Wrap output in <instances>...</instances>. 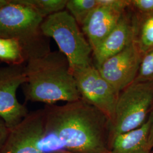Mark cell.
<instances>
[{
  "instance_id": "1",
  "label": "cell",
  "mask_w": 153,
  "mask_h": 153,
  "mask_svg": "<svg viewBox=\"0 0 153 153\" xmlns=\"http://www.w3.org/2000/svg\"><path fill=\"white\" fill-rule=\"evenodd\" d=\"M45 130L74 153H109L111 123L100 110L81 99L62 105H46Z\"/></svg>"
},
{
  "instance_id": "2",
  "label": "cell",
  "mask_w": 153,
  "mask_h": 153,
  "mask_svg": "<svg viewBox=\"0 0 153 153\" xmlns=\"http://www.w3.org/2000/svg\"><path fill=\"white\" fill-rule=\"evenodd\" d=\"M26 74L27 81L23 86L26 101L53 105L82 99L68 60L60 51L29 60Z\"/></svg>"
},
{
  "instance_id": "3",
  "label": "cell",
  "mask_w": 153,
  "mask_h": 153,
  "mask_svg": "<svg viewBox=\"0 0 153 153\" xmlns=\"http://www.w3.org/2000/svg\"><path fill=\"white\" fill-rule=\"evenodd\" d=\"M44 19L20 0H10L0 10V38L18 41L27 62L43 56L51 52L48 38L41 30Z\"/></svg>"
},
{
  "instance_id": "4",
  "label": "cell",
  "mask_w": 153,
  "mask_h": 153,
  "mask_svg": "<svg viewBox=\"0 0 153 153\" xmlns=\"http://www.w3.org/2000/svg\"><path fill=\"white\" fill-rule=\"evenodd\" d=\"M41 30L45 36L56 42L59 51L68 60L71 71L92 65V48L76 20L67 10L44 18Z\"/></svg>"
},
{
  "instance_id": "5",
  "label": "cell",
  "mask_w": 153,
  "mask_h": 153,
  "mask_svg": "<svg viewBox=\"0 0 153 153\" xmlns=\"http://www.w3.org/2000/svg\"><path fill=\"white\" fill-rule=\"evenodd\" d=\"M153 105V82H133L121 91L111 126L110 146L115 137L142 126Z\"/></svg>"
},
{
  "instance_id": "6",
  "label": "cell",
  "mask_w": 153,
  "mask_h": 153,
  "mask_svg": "<svg viewBox=\"0 0 153 153\" xmlns=\"http://www.w3.org/2000/svg\"><path fill=\"white\" fill-rule=\"evenodd\" d=\"M81 98L114 119L120 93L104 79L93 64L71 71Z\"/></svg>"
},
{
  "instance_id": "7",
  "label": "cell",
  "mask_w": 153,
  "mask_h": 153,
  "mask_svg": "<svg viewBox=\"0 0 153 153\" xmlns=\"http://www.w3.org/2000/svg\"><path fill=\"white\" fill-rule=\"evenodd\" d=\"M26 81V64L0 69V117L10 129L17 126L29 113L16 98L18 88Z\"/></svg>"
},
{
  "instance_id": "8",
  "label": "cell",
  "mask_w": 153,
  "mask_h": 153,
  "mask_svg": "<svg viewBox=\"0 0 153 153\" xmlns=\"http://www.w3.org/2000/svg\"><path fill=\"white\" fill-rule=\"evenodd\" d=\"M44 133V110L29 112L17 126L10 129L0 148V153H43L40 142Z\"/></svg>"
},
{
  "instance_id": "9",
  "label": "cell",
  "mask_w": 153,
  "mask_h": 153,
  "mask_svg": "<svg viewBox=\"0 0 153 153\" xmlns=\"http://www.w3.org/2000/svg\"><path fill=\"white\" fill-rule=\"evenodd\" d=\"M142 55L134 42L120 52L104 61L96 68L118 93L134 81L140 68Z\"/></svg>"
},
{
  "instance_id": "10",
  "label": "cell",
  "mask_w": 153,
  "mask_h": 153,
  "mask_svg": "<svg viewBox=\"0 0 153 153\" xmlns=\"http://www.w3.org/2000/svg\"><path fill=\"white\" fill-rule=\"evenodd\" d=\"M135 13L129 7L124 11L114 29L98 47L93 52L96 68L104 61L126 49L134 42Z\"/></svg>"
},
{
  "instance_id": "11",
  "label": "cell",
  "mask_w": 153,
  "mask_h": 153,
  "mask_svg": "<svg viewBox=\"0 0 153 153\" xmlns=\"http://www.w3.org/2000/svg\"><path fill=\"white\" fill-rule=\"evenodd\" d=\"M122 14L98 5L88 16L81 28L93 52L114 29Z\"/></svg>"
},
{
  "instance_id": "12",
  "label": "cell",
  "mask_w": 153,
  "mask_h": 153,
  "mask_svg": "<svg viewBox=\"0 0 153 153\" xmlns=\"http://www.w3.org/2000/svg\"><path fill=\"white\" fill-rule=\"evenodd\" d=\"M150 119L134 130L115 137L111 144L109 153H151L149 142Z\"/></svg>"
},
{
  "instance_id": "13",
  "label": "cell",
  "mask_w": 153,
  "mask_h": 153,
  "mask_svg": "<svg viewBox=\"0 0 153 153\" xmlns=\"http://www.w3.org/2000/svg\"><path fill=\"white\" fill-rule=\"evenodd\" d=\"M134 42L142 55L153 50V13L144 16L135 13Z\"/></svg>"
},
{
  "instance_id": "14",
  "label": "cell",
  "mask_w": 153,
  "mask_h": 153,
  "mask_svg": "<svg viewBox=\"0 0 153 153\" xmlns=\"http://www.w3.org/2000/svg\"><path fill=\"white\" fill-rule=\"evenodd\" d=\"M0 61L11 65H23L27 59L22 46L16 39L0 38Z\"/></svg>"
},
{
  "instance_id": "15",
  "label": "cell",
  "mask_w": 153,
  "mask_h": 153,
  "mask_svg": "<svg viewBox=\"0 0 153 153\" xmlns=\"http://www.w3.org/2000/svg\"><path fill=\"white\" fill-rule=\"evenodd\" d=\"M98 6L97 0H68L66 9L81 27Z\"/></svg>"
},
{
  "instance_id": "16",
  "label": "cell",
  "mask_w": 153,
  "mask_h": 153,
  "mask_svg": "<svg viewBox=\"0 0 153 153\" xmlns=\"http://www.w3.org/2000/svg\"><path fill=\"white\" fill-rule=\"evenodd\" d=\"M20 1L33 8L45 18L66 8L68 0H20Z\"/></svg>"
},
{
  "instance_id": "17",
  "label": "cell",
  "mask_w": 153,
  "mask_h": 153,
  "mask_svg": "<svg viewBox=\"0 0 153 153\" xmlns=\"http://www.w3.org/2000/svg\"><path fill=\"white\" fill-rule=\"evenodd\" d=\"M133 82H153V50L142 55L137 76Z\"/></svg>"
},
{
  "instance_id": "18",
  "label": "cell",
  "mask_w": 153,
  "mask_h": 153,
  "mask_svg": "<svg viewBox=\"0 0 153 153\" xmlns=\"http://www.w3.org/2000/svg\"><path fill=\"white\" fill-rule=\"evenodd\" d=\"M131 8L140 16L153 13V0H131Z\"/></svg>"
},
{
  "instance_id": "19",
  "label": "cell",
  "mask_w": 153,
  "mask_h": 153,
  "mask_svg": "<svg viewBox=\"0 0 153 153\" xmlns=\"http://www.w3.org/2000/svg\"><path fill=\"white\" fill-rule=\"evenodd\" d=\"M98 5L102 6L120 13L131 6V0H97Z\"/></svg>"
},
{
  "instance_id": "20",
  "label": "cell",
  "mask_w": 153,
  "mask_h": 153,
  "mask_svg": "<svg viewBox=\"0 0 153 153\" xmlns=\"http://www.w3.org/2000/svg\"><path fill=\"white\" fill-rule=\"evenodd\" d=\"M10 129L7 126L5 122L0 117V148L5 142Z\"/></svg>"
},
{
  "instance_id": "21",
  "label": "cell",
  "mask_w": 153,
  "mask_h": 153,
  "mask_svg": "<svg viewBox=\"0 0 153 153\" xmlns=\"http://www.w3.org/2000/svg\"><path fill=\"white\" fill-rule=\"evenodd\" d=\"M149 117L150 119V126L149 135V142L151 148H153V105L152 110L150 111Z\"/></svg>"
},
{
  "instance_id": "22",
  "label": "cell",
  "mask_w": 153,
  "mask_h": 153,
  "mask_svg": "<svg viewBox=\"0 0 153 153\" xmlns=\"http://www.w3.org/2000/svg\"><path fill=\"white\" fill-rule=\"evenodd\" d=\"M10 0H0V10L6 5L9 2Z\"/></svg>"
},
{
  "instance_id": "23",
  "label": "cell",
  "mask_w": 153,
  "mask_h": 153,
  "mask_svg": "<svg viewBox=\"0 0 153 153\" xmlns=\"http://www.w3.org/2000/svg\"><path fill=\"white\" fill-rule=\"evenodd\" d=\"M71 153L70 152H68V151H66V150H60V151H57V152H56L54 153Z\"/></svg>"
},
{
  "instance_id": "24",
  "label": "cell",
  "mask_w": 153,
  "mask_h": 153,
  "mask_svg": "<svg viewBox=\"0 0 153 153\" xmlns=\"http://www.w3.org/2000/svg\"><path fill=\"white\" fill-rule=\"evenodd\" d=\"M151 153H153V148H152V152H151Z\"/></svg>"
}]
</instances>
